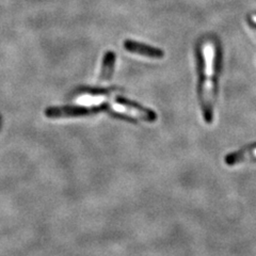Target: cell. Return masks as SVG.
Returning <instances> with one entry per match:
<instances>
[{"label":"cell","mask_w":256,"mask_h":256,"mask_svg":"<svg viewBox=\"0 0 256 256\" xmlns=\"http://www.w3.org/2000/svg\"><path fill=\"white\" fill-rule=\"evenodd\" d=\"M256 159V144L251 146H246L242 150H238L236 153L228 154L226 157V162L228 166H235L238 164H242L246 160H255Z\"/></svg>","instance_id":"cell-5"},{"label":"cell","mask_w":256,"mask_h":256,"mask_svg":"<svg viewBox=\"0 0 256 256\" xmlns=\"http://www.w3.org/2000/svg\"><path fill=\"white\" fill-rule=\"evenodd\" d=\"M124 47L126 50L132 52V54H138L141 56H144V57H150V58H162L164 57V52L157 50V48L150 47L148 45H143L137 42H132V41H125Z\"/></svg>","instance_id":"cell-4"},{"label":"cell","mask_w":256,"mask_h":256,"mask_svg":"<svg viewBox=\"0 0 256 256\" xmlns=\"http://www.w3.org/2000/svg\"><path fill=\"white\" fill-rule=\"evenodd\" d=\"M111 94L112 91H108L106 93H82L75 98L74 102L77 105L82 107H98L111 98Z\"/></svg>","instance_id":"cell-3"},{"label":"cell","mask_w":256,"mask_h":256,"mask_svg":"<svg viewBox=\"0 0 256 256\" xmlns=\"http://www.w3.org/2000/svg\"><path fill=\"white\" fill-rule=\"evenodd\" d=\"M203 56V84H202V108L205 121L210 123L214 116V73H216V45L212 41L202 44Z\"/></svg>","instance_id":"cell-1"},{"label":"cell","mask_w":256,"mask_h":256,"mask_svg":"<svg viewBox=\"0 0 256 256\" xmlns=\"http://www.w3.org/2000/svg\"><path fill=\"white\" fill-rule=\"evenodd\" d=\"M116 63V54L114 52H108L105 56V59H104L102 64V70L100 76V82H106V80L110 79V76L112 75V70H114Z\"/></svg>","instance_id":"cell-6"},{"label":"cell","mask_w":256,"mask_h":256,"mask_svg":"<svg viewBox=\"0 0 256 256\" xmlns=\"http://www.w3.org/2000/svg\"><path fill=\"white\" fill-rule=\"evenodd\" d=\"M109 110L118 114H123L134 118H140L143 120V121L153 122L156 120V114L153 111L143 109L138 105L128 104L127 102H112L109 105Z\"/></svg>","instance_id":"cell-2"},{"label":"cell","mask_w":256,"mask_h":256,"mask_svg":"<svg viewBox=\"0 0 256 256\" xmlns=\"http://www.w3.org/2000/svg\"><path fill=\"white\" fill-rule=\"evenodd\" d=\"M251 22H253V25L256 27V14L251 15Z\"/></svg>","instance_id":"cell-7"}]
</instances>
